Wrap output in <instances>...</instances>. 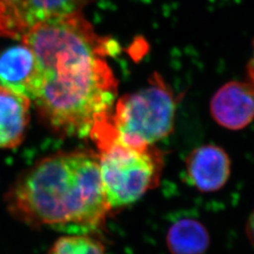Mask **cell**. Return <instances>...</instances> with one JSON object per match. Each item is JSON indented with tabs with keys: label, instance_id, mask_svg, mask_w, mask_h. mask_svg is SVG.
Listing matches in <instances>:
<instances>
[{
	"label": "cell",
	"instance_id": "2",
	"mask_svg": "<svg viewBox=\"0 0 254 254\" xmlns=\"http://www.w3.org/2000/svg\"><path fill=\"white\" fill-rule=\"evenodd\" d=\"M10 217L33 229L92 234L104 226L111 208L101 180L98 155L60 152L21 173L5 193Z\"/></svg>",
	"mask_w": 254,
	"mask_h": 254
},
{
	"label": "cell",
	"instance_id": "10",
	"mask_svg": "<svg viewBox=\"0 0 254 254\" xmlns=\"http://www.w3.org/2000/svg\"><path fill=\"white\" fill-rule=\"evenodd\" d=\"M166 242L171 254H203L210 245V236L198 219L181 218L168 229Z\"/></svg>",
	"mask_w": 254,
	"mask_h": 254
},
{
	"label": "cell",
	"instance_id": "7",
	"mask_svg": "<svg viewBox=\"0 0 254 254\" xmlns=\"http://www.w3.org/2000/svg\"><path fill=\"white\" fill-rule=\"evenodd\" d=\"M232 162L227 152L218 145L205 144L194 149L185 163L186 179L203 193L222 189L231 174Z\"/></svg>",
	"mask_w": 254,
	"mask_h": 254
},
{
	"label": "cell",
	"instance_id": "9",
	"mask_svg": "<svg viewBox=\"0 0 254 254\" xmlns=\"http://www.w3.org/2000/svg\"><path fill=\"white\" fill-rule=\"evenodd\" d=\"M30 102L0 87V149H12L23 141L29 122Z\"/></svg>",
	"mask_w": 254,
	"mask_h": 254
},
{
	"label": "cell",
	"instance_id": "13",
	"mask_svg": "<svg viewBox=\"0 0 254 254\" xmlns=\"http://www.w3.org/2000/svg\"><path fill=\"white\" fill-rule=\"evenodd\" d=\"M247 68H249V69H251V70H253L254 72V53H253V57H252V59H251V61H250V64H248V66H247Z\"/></svg>",
	"mask_w": 254,
	"mask_h": 254
},
{
	"label": "cell",
	"instance_id": "8",
	"mask_svg": "<svg viewBox=\"0 0 254 254\" xmlns=\"http://www.w3.org/2000/svg\"><path fill=\"white\" fill-rule=\"evenodd\" d=\"M39 83L33 51L26 44L10 46L0 54V87L32 100Z\"/></svg>",
	"mask_w": 254,
	"mask_h": 254
},
{
	"label": "cell",
	"instance_id": "5",
	"mask_svg": "<svg viewBox=\"0 0 254 254\" xmlns=\"http://www.w3.org/2000/svg\"><path fill=\"white\" fill-rule=\"evenodd\" d=\"M92 0H0V36L23 40L50 19L80 12Z\"/></svg>",
	"mask_w": 254,
	"mask_h": 254
},
{
	"label": "cell",
	"instance_id": "4",
	"mask_svg": "<svg viewBox=\"0 0 254 254\" xmlns=\"http://www.w3.org/2000/svg\"><path fill=\"white\" fill-rule=\"evenodd\" d=\"M177 100L158 73L149 85L120 98L111 122L119 136L136 145H154L173 132Z\"/></svg>",
	"mask_w": 254,
	"mask_h": 254
},
{
	"label": "cell",
	"instance_id": "1",
	"mask_svg": "<svg viewBox=\"0 0 254 254\" xmlns=\"http://www.w3.org/2000/svg\"><path fill=\"white\" fill-rule=\"evenodd\" d=\"M22 41L38 64L31 101L41 118L63 136H90L117 96L118 82L106 59L117 45L98 35L80 12L44 22Z\"/></svg>",
	"mask_w": 254,
	"mask_h": 254
},
{
	"label": "cell",
	"instance_id": "6",
	"mask_svg": "<svg viewBox=\"0 0 254 254\" xmlns=\"http://www.w3.org/2000/svg\"><path fill=\"white\" fill-rule=\"evenodd\" d=\"M213 120L223 128L242 130L254 121V72L247 68L243 80H232L222 85L210 102Z\"/></svg>",
	"mask_w": 254,
	"mask_h": 254
},
{
	"label": "cell",
	"instance_id": "11",
	"mask_svg": "<svg viewBox=\"0 0 254 254\" xmlns=\"http://www.w3.org/2000/svg\"><path fill=\"white\" fill-rule=\"evenodd\" d=\"M47 254H106V247L92 234H64Z\"/></svg>",
	"mask_w": 254,
	"mask_h": 254
},
{
	"label": "cell",
	"instance_id": "12",
	"mask_svg": "<svg viewBox=\"0 0 254 254\" xmlns=\"http://www.w3.org/2000/svg\"><path fill=\"white\" fill-rule=\"evenodd\" d=\"M247 235L251 242L254 245V210L247 223Z\"/></svg>",
	"mask_w": 254,
	"mask_h": 254
},
{
	"label": "cell",
	"instance_id": "3",
	"mask_svg": "<svg viewBox=\"0 0 254 254\" xmlns=\"http://www.w3.org/2000/svg\"><path fill=\"white\" fill-rule=\"evenodd\" d=\"M110 115L92 127L90 136L99 152L101 180L112 210L136 202L158 186L164 156L154 145H136L123 139Z\"/></svg>",
	"mask_w": 254,
	"mask_h": 254
}]
</instances>
